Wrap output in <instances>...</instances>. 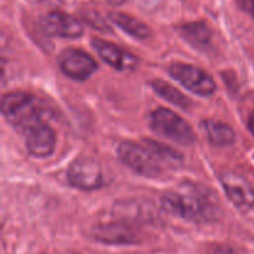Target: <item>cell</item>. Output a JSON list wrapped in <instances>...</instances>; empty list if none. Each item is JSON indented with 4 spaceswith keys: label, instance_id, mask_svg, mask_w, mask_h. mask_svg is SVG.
Wrapping results in <instances>:
<instances>
[{
    "label": "cell",
    "instance_id": "obj_1",
    "mask_svg": "<svg viewBox=\"0 0 254 254\" xmlns=\"http://www.w3.org/2000/svg\"><path fill=\"white\" fill-rule=\"evenodd\" d=\"M119 156L125 165L146 177H157L181 160L177 152L155 141H145L143 145L125 141L119 146Z\"/></svg>",
    "mask_w": 254,
    "mask_h": 254
},
{
    "label": "cell",
    "instance_id": "obj_2",
    "mask_svg": "<svg viewBox=\"0 0 254 254\" xmlns=\"http://www.w3.org/2000/svg\"><path fill=\"white\" fill-rule=\"evenodd\" d=\"M162 207L171 214L188 221H207L212 217V204L206 192L197 186L183 185L162 197Z\"/></svg>",
    "mask_w": 254,
    "mask_h": 254
},
{
    "label": "cell",
    "instance_id": "obj_3",
    "mask_svg": "<svg viewBox=\"0 0 254 254\" xmlns=\"http://www.w3.org/2000/svg\"><path fill=\"white\" fill-rule=\"evenodd\" d=\"M0 111L23 133L43 122L38 101L33 95L25 91H13L4 95L0 100Z\"/></svg>",
    "mask_w": 254,
    "mask_h": 254
},
{
    "label": "cell",
    "instance_id": "obj_4",
    "mask_svg": "<svg viewBox=\"0 0 254 254\" xmlns=\"http://www.w3.org/2000/svg\"><path fill=\"white\" fill-rule=\"evenodd\" d=\"M150 125L156 133L176 143L190 145L196 140V136L190 124L168 109L161 107L155 110L151 114Z\"/></svg>",
    "mask_w": 254,
    "mask_h": 254
},
{
    "label": "cell",
    "instance_id": "obj_5",
    "mask_svg": "<svg viewBox=\"0 0 254 254\" xmlns=\"http://www.w3.org/2000/svg\"><path fill=\"white\" fill-rule=\"evenodd\" d=\"M170 74L182 86L199 96H209L216 91V84L209 74L190 64L176 63L170 66Z\"/></svg>",
    "mask_w": 254,
    "mask_h": 254
},
{
    "label": "cell",
    "instance_id": "obj_6",
    "mask_svg": "<svg viewBox=\"0 0 254 254\" xmlns=\"http://www.w3.org/2000/svg\"><path fill=\"white\" fill-rule=\"evenodd\" d=\"M70 185L84 190H97L104 185V176L99 163L89 157L75 160L67 170Z\"/></svg>",
    "mask_w": 254,
    "mask_h": 254
},
{
    "label": "cell",
    "instance_id": "obj_7",
    "mask_svg": "<svg viewBox=\"0 0 254 254\" xmlns=\"http://www.w3.org/2000/svg\"><path fill=\"white\" fill-rule=\"evenodd\" d=\"M58 63L64 74L79 81L89 79L97 70L96 61L89 54L79 49H66L61 51Z\"/></svg>",
    "mask_w": 254,
    "mask_h": 254
},
{
    "label": "cell",
    "instance_id": "obj_8",
    "mask_svg": "<svg viewBox=\"0 0 254 254\" xmlns=\"http://www.w3.org/2000/svg\"><path fill=\"white\" fill-rule=\"evenodd\" d=\"M221 183L227 197L241 211H249L254 206V190L248 181L234 171L222 173Z\"/></svg>",
    "mask_w": 254,
    "mask_h": 254
},
{
    "label": "cell",
    "instance_id": "obj_9",
    "mask_svg": "<svg viewBox=\"0 0 254 254\" xmlns=\"http://www.w3.org/2000/svg\"><path fill=\"white\" fill-rule=\"evenodd\" d=\"M92 46L105 63H107L110 66L120 70V71L133 70L138 65V59L135 55H132L128 51H125L124 49L110 43V41L102 40V39H94Z\"/></svg>",
    "mask_w": 254,
    "mask_h": 254
},
{
    "label": "cell",
    "instance_id": "obj_10",
    "mask_svg": "<svg viewBox=\"0 0 254 254\" xmlns=\"http://www.w3.org/2000/svg\"><path fill=\"white\" fill-rule=\"evenodd\" d=\"M24 133L26 137V147L34 157L45 158L55 150L56 133L49 125L40 122Z\"/></svg>",
    "mask_w": 254,
    "mask_h": 254
},
{
    "label": "cell",
    "instance_id": "obj_11",
    "mask_svg": "<svg viewBox=\"0 0 254 254\" xmlns=\"http://www.w3.org/2000/svg\"><path fill=\"white\" fill-rule=\"evenodd\" d=\"M41 24L46 33L59 38L75 39L84 33V26L76 18L61 11H53L48 14Z\"/></svg>",
    "mask_w": 254,
    "mask_h": 254
},
{
    "label": "cell",
    "instance_id": "obj_12",
    "mask_svg": "<svg viewBox=\"0 0 254 254\" xmlns=\"http://www.w3.org/2000/svg\"><path fill=\"white\" fill-rule=\"evenodd\" d=\"M95 238L100 242L111 244L132 243L136 241V233L131 227L124 223H106L95 228Z\"/></svg>",
    "mask_w": 254,
    "mask_h": 254
},
{
    "label": "cell",
    "instance_id": "obj_13",
    "mask_svg": "<svg viewBox=\"0 0 254 254\" xmlns=\"http://www.w3.org/2000/svg\"><path fill=\"white\" fill-rule=\"evenodd\" d=\"M202 130L209 141L216 146H228L234 141V131L229 125L216 120H204L201 124Z\"/></svg>",
    "mask_w": 254,
    "mask_h": 254
},
{
    "label": "cell",
    "instance_id": "obj_14",
    "mask_svg": "<svg viewBox=\"0 0 254 254\" xmlns=\"http://www.w3.org/2000/svg\"><path fill=\"white\" fill-rule=\"evenodd\" d=\"M110 20L116 24L120 29L127 33L128 35L133 36L136 39H148L152 34L151 29L142 21L137 20L133 16L127 15L124 13H111L110 14Z\"/></svg>",
    "mask_w": 254,
    "mask_h": 254
},
{
    "label": "cell",
    "instance_id": "obj_15",
    "mask_svg": "<svg viewBox=\"0 0 254 254\" xmlns=\"http://www.w3.org/2000/svg\"><path fill=\"white\" fill-rule=\"evenodd\" d=\"M180 33L187 41L197 48H206L211 41V31L203 23H188L180 28Z\"/></svg>",
    "mask_w": 254,
    "mask_h": 254
},
{
    "label": "cell",
    "instance_id": "obj_16",
    "mask_svg": "<svg viewBox=\"0 0 254 254\" xmlns=\"http://www.w3.org/2000/svg\"><path fill=\"white\" fill-rule=\"evenodd\" d=\"M151 85H152V89L155 90V92H157L161 97L167 100L171 104L177 105V106L182 107V109H186V107L190 105V100H188L180 90L175 89L172 85L167 84L166 81H162V80H155V81L151 82Z\"/></svg>",
    "mask_w": 254,
    "mask_h": 254
},
{
    "label": "cell",
    "instance_id": "obj_17",
    "mask_svg": "<svg viewBox=\"0 0 254 254\" xmlns=\"http://www.w3.org/2000/svg\"><path fill=\"white\" fill-rule=\"evenodd\" d=\"M85 19H86V21H89V24H91L95 29H102V30H105L104 28H106L101 16L97 13H95V11H87V13L85 14Z\"/></svg>",
    "mask_w": 254,
    "mask_h": 254
},
{
    "label": "cell",
    "instance_id": "obj_18",
    "mask_svg": "<svg viewBox=\"0 0 254 254\" xmlns=\"http://www.w3.org/2000/svg\"><path fill=\"white\" fill-rule=\"evenodd\" d=\"M237 3L244 11L254 16V0H237Z\"/></svg>",
    "mask_w": 254,
    "mask_h": 254
},
{
    "label": "cell",
    "instance_id": "obj_19",
    "mask_svg": "<svg viewBox=\"0 0 254 254\" xmlns=\"http://www.w3.org/2000/svg\"><path fill=\"white\" fill-rule=\"evenodd\" d=\"M5 48H6V39L5 36L1 34V31H0V54L5 50Z\"/></svg>",
    "mask_w": 254,
    "mask_h": 254
},
{
    "label": "cell",
    "instance_id": "obj_20",
    "mask_svg": "<svg viewBox=\"0 0 254 254\" xmlns=\"http://www.w3.org/2000/svg\"><path fill=\"white\" fill-rule=\"evenodd\" d=\"M248 127H249V131L254 135V111L252 112L251 116H249L248 120Z\"/></svg>",
    "mask_w": 254,
    "mask_h": 254
},
{
    "label": "cell",
    "instance_id": "obj_21",
    "mask_svg": "<svg viewBox=\"0 0 254 254\" xmlns=\"http://www.w3.org/2000/svg\"><path fill=\"white\" fill-rule=\"evenodd\" d=\"M4 67H5V63H4L3 59L0 58V77L3 76V74H4Z\"/></svg>",
    "mask_w": 254,
    "mask_h": 254
},
{
    "label": "cell",
    "instance_id": "obj_22",
    "mask_svg": "<svg viewBox=\"0 0 254 254\" xmlns=\"http://www.w3.org/2000/svg\"><path fill=\"white\" fill-rule=\"evenodd\" d=\"M3 224H4V217H3V214L0 213V228L3 227Z\"/></svg>",
    "mask_w": 254,
    "mask_h": 254
}]
</instances>
